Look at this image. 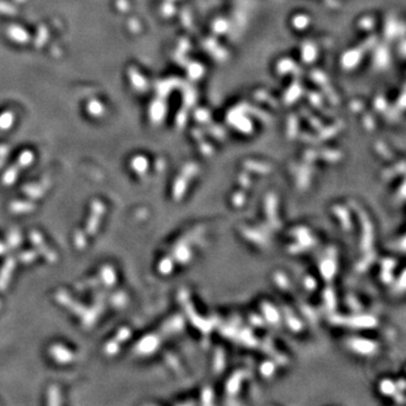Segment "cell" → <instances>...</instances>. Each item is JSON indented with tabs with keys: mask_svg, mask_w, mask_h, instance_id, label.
<instances>
[]
</instances>
